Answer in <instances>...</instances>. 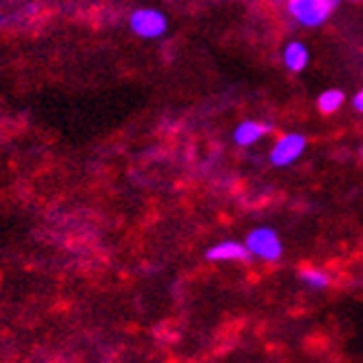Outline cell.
Segmentation results:
<instances>
[{
	"label": "cell",
	"instance_id": "cell-1",
	"mask_svg": "<svg viewBox=\"0 0 363 363\" xmlns=\"http://www.w3.org/2000/svg\"><path fill=\"white\" fill-rule=\"evenodd\" d=\"M250 257H257L262 262H277L284 255V244L275 228L270 226H257L252 228L244 240Z\"/></svg>",
	"mask_w": 363,
	"mask_h": 363
},
{
	"label": "cell",
	"instance_id": "cell-2",
	"mask_svg": "<svg viewBox=\"0 0 363 363\" xmlns=\"http://www.w3.org/2000/svg\"><path fill=\"white\" fill-rule=\"evenodd\" d=\"M337 3L339 0H288V13L301 27H321L337 9Z\"/></svg>",
	"mask_w": 363,
	"mask_h": 363
},
{
	"label": "cell",
	"instance_id": "cell-3",
	"mask_svg": "<svg viewBox=\"0 0 363 363\" xmlns=\"http://www.w3.org/2000/svg\"><path fill=\"white\" fill-rule=\"evenodd\" d=\"M129 27H131V31L138 35V38L155 40V38H162V35L167 33L169 21H167V16L162 13L160 9L142 7V9H135V11L131 13V18H129Z\"/></svg>",
	"mask_w": 363,
	"mask_h": 363
},
{
	"label": "cell",
	"instance_id": "cell-4",
	"mask_svg": "<svg viewBox=\"0 0 363 363\" xmlns=\"http://www.w3.org/2000/svg\"><path fill=\"white\" fill-rule=\"evenodd\" d=\"M308 147V140L306 135L297 133V131H290L277 138L275 147L270 149V164L275 169H286V167H293L295 162L303 155Z\"/></svg>",
	"mask_w": 363,
	"mask_h": 363
},
{
	"label": "cell",
	"instance_id": "cell-5",
	"mask_svg": "<svg viewBox=\"0 0 363 363\" xmlns=\"http://www.w3.org/2000/svg\"><path fill=\"white\" fill-rule=\"evenodd\" d=\"M206 259L208 262H248L250 252L244 242L224 240L206 250Z\"/></svg>",
	"mask_w": 363,
	"mask_h": 363
},
{
	"label": "cell",
	"instance_id": "cell-6",
	"mask_svg": "<svg viewBox=\"0 0 363 363\" xmlns=\"http://www.w3.org/2000/svg\"><path fill=\"white\" fill-rule=\"evenodd\" d=\"M272 126L266 124V122H255V120H244L235 126V133H233V140L238 147H252V144H257L262 138H266L270 133Z\"/></svg>",
	"mask_w": 363,
	"mask_h": 363
},
{
	"label": "cell",
	"instance_id": "cell-7",
	"mask_svg": "<svg viewBox=\"0 0 363 363\" xmlns=\"http://www.w3.org/2000/svg\"><path fill=\"white\" fill-rule=\"evenodd\" d=\"M281 60L290 74H301V71L308 67V62H311V51H308V47L303 43L293 40L284 47Z\"/></svg>",
	"mask_w": 363,
	"mask_h": 363
},
{
	"label": "cell",
	"instance_id": "cell-8",
	"mask_svg": "<svg viewBox=\"0 0 363 363\" xmlns=\"http://www.w3.org/2000/svg\"><path fill=\"white\" fill-rule=\"evenodd\" d=\"M343 102H346V94L341 89H328L317 98V108L323 116H333L343 106Z\"/></svg>",
	"mask_w": 363,
	"mask_h": 363
},
{
	"label": "cell",
	"instance_id": "cell-9",
	"mask_svg": "<svg viewBox=\"0 0 363 363\" xmlns=\"http://www.w3.org/2000/svg\"><path fill=\"white\" fill-rule=\"evenodd\" d=\"M299 279L313 290H323V288L330 286V275H328V272L319 270V268H303L299 272Z\"/></svg>",
	"mask_w": 363,
	"mask_h": 363
},
{
	"label": "cell",
	"instance_id": "cell-10",
	"mask_svg": "<svg viewBox=\"0 0 363 363\" xmlns=\"http://www.w3.org/2000/svg\"><path fill=\"white\" fill-rule=\"evenodd\" d=\"M352 108L357 113H363V89L357 91V96L352 98Z\"/></svg>",
	"mask_w": 363,
	"mask_h": 363
},
{
	"label": "cell",
	"instance_id": "cell-11",
	"mask_svg": "<svg viewBox=\"0 0 363 363\" xmlns=\"http://www.w3.org/2000/svg\"><path fill=\"white\" fill-rule=\"evenodd\" d=\"M357 3H361V0H357Z\"/></svg>",
	"mask_w": 363,
	"mask_h": 363
}]
</instances>
